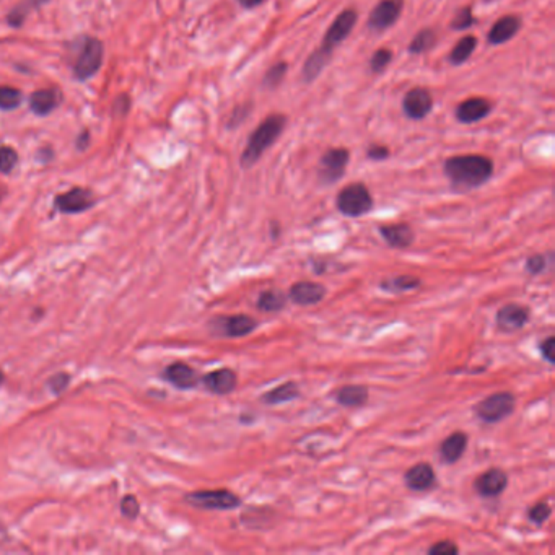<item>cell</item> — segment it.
<instances>
[{
  "label": "cell",
  "mask_w": 555,
  "mask_h": 555,
  "mask_svg": "<svg viewBox=\"0 0 555 555\" xmlns=\"http://www.w3.org/2000/svg\"><path fill=\"white\" fill-rule=\"evenodd\" d=\"M355 23H357L355 10L349 8L337 15V18L333 21V25H331L329 30L326 31L321 46L307 59V62L303 65L302 75L304 81H308L309 84V81H313L321 72H323L324 65L329 62L334 49L337 46H341L342 41L347 40V36L350 35Z\"/></svg>",
  "instance_id": "1"
},
{
  "label": "cell",
  "mask_w": 555,
  "mask_h": 555,
  "mask_svg": "<svg viewBox=\"0 0 555 555\" xmlns=\"http://www.w3.org/2000/svg\"><path fill=\"white\" fill-rule=\"evenodd\" d=\"M445 175L456 190H471L493 175V161L484 155H458L445 161Z\"/></svg>",
  "instance_id": "2"
},
{
  "label": "cell",
  "mask_w": 555,
  "mask_h": 555,
  "mask_svg": "<svg viewBox=\"0 0 555 555\" xmlns=\"http://www.w3.org/2000/svg\"><path fill=\"white\" fill-rule=\"evenodd\" d=\"M287 124V118L284 114H270L264 119L263 122L256 127L251 137L248 140V145L241 154V166L251 168L259 161L261 156L265 150L272 147L277 139L284 132Z\"/></svg>",
  "instance_id": "3"
},
{
  "label": "cell",
  "mask_w": 555,
  "mask_h": 555,
  "mask_svg": "<svg viewBox=\"0 0 555 555\" xmlns=\"http://www.w3.org/2000/svg\"><path fill=\"white\" fill-rule=\"evenodd\" d=\"M337 209L345 217H362L373 209V198L368 188L362 183H352L337 195Z\"/></svg>",
  "instance_id": "4"
},
{
  "label": "cell",
  "mask_w": 555,
  "mask_h": 555,
  "mask_svg": "<svg viewBox=\"0 0 555 555\" xmlns=\"http://www.w3.org/2000/svg\"><path fill=\"white\" fill-rule=\"evenodd\" d=\"M516 397L503 391V393H495L484 397L481 402L474 406L476 416L486 423H497L502 422L503 418L510 417L515 411Z\"/></svg>",
  "instance_id": "5"
},
{
  "label": "cell",
  "mask_w": 555,
  "mask_h": 555,
  "mask_svg": "<svg viewBox=\"0 0 555 555\" xmlns=\"http://www.w3.org/2000/svg\"><path fill=\"white\" fill-rule=\"evenodd\" d=\"M184 500L195 508L202 510H235L241 507V498L227 488H217V491H198L188 493Z\"/></svg>",
  "instance_id": "6"
},
{
  "label": "cell",
  "mask_w": 555,
  "mask_h": 555,
  "mask_svg": "<svg viewBox=\"0 0 555 555\" xmlns=\"http://www.w3.org/2000/svg\"><path fill=\"white\" fill-rule=\"evenodd\" d=\"M103 42L96 38H88L81 46L77 61L74 65V75L80 81H85L98 74L103 64Z\"/></svg>",
  "instance_id": "7"
},
{
  "label": "cell",
  "mask_w": 555,
  "mask_h": 555,
  "mask_svg": "<svg viewBox=\"0 0 555 555\" xmlns=\"http://www.w3.org/2000/svg\"><path fill=\"white\" fill-rule=\"evenodd\" d=\"M212 331L225 337H244L258 328L254 318L248 314H233V316H219L212 319Z\"/></svg>",
  "instance_id": "8"
},
{
  "label": "cell",
  "mask_w": 555,
  "mask_h": 555,
  "mask_svg": "<svg viewBox=\"0 0 555 555\" xmlns=\"http://www.w3.org/2000/svg\"><path fill=\"white\" fill-rule=\"evenodd\" d=\"M349 163V151L345 149H331L319 160V181L333 184L344 176Z\"/></svg>",
  "instance_id": "9"
},
{
  "label": "cell",
  "mask_w": 555,
  "mask_h": 555,
  "mask_svg": "<svg viewBox=\"0 0 555 555\" xmlns=\"http://www.w3.org/2000/svg\"><path fill=\"white\" fill-rule=\"evenodd\" d=\"M95 205L93 193L84 188H74L67 193L59 194L54 199V207L61 214H81Z\"/></svg>",
  "instance_id": "10"
},
{
  "label": "cell",
  "mask_w": 555,
  "mask_h": 555,
  "mask_svg": "<svg viewBox=\"0 0 555 555\" xmlns=\"http://www.w3.org/2000/svg\"><path fill=\"white\" fill-rule=\"evenodd\" d=\"M402 7V0H381L368 16V28L372 31L388 30L401 16Z\"/></svg>",
  "instance_id": "11"
},
{
  "label": "cell",
  "mask_w": 555,
  "mask_h": 555,
  "mask_svg": "<svg viewBox=\"0 0 555 555\" xmlns=\"http://www.w3.org/2000/svg\"><path fill=\"white\" fill-rule=\"evenodd\" d=\"M433 108V98L430 95L427 88L417 86L407 91V95L402 100V110H404L406 116L413 119V121H420L425 119L430 111Z\"/></svg>",
  "instance_id": "12"
},
{
  "label": "cell",
  "mask_w": 555,
  "mask_h": 555,
  "mask_svg": "<svg viewBox=\"0 0 555 555\" xmlns=\"http://www.w3.org/2000/svg\"><path fill=\"white\" fill-rule=\"evenodd\" d=\"M508 486V476L507 472L500 469V467H492L486 472H482L474 481V491L481 495V497L492 498L498 497L505 492V488Z\"/></svg>",
  "instance_id": "13"
},
{
  "label": "cell",
  "mask_w": 555,
  "mask_h": 555,
  "mask_svg": "<svg viewBox=\"0 0 555 555\" xmlns=\"http://www.w3.org/2000/svg\"><path fill=\"white\" fill-rule=\"evenodd\" d=\"M326 297V287L316 284V282H297L290 287L287 298L298 304V307H313L323 302Z\"/></svg>",
  "instance_id": "14"
},
{
  "label": "cell",
  "mask_w": 555,
  "mask_h": 555,
  "mask_svg": "<svg viewBox=\"0 0 555 555\" xmlns=\"http://www.w3.org/2000/svg\"><path fill=\"white\" fill-rule=\"evenodd\" d=\"M530 321V309L521 304H505L497 311V326L503 333H516Z\"/></svg>",
  "instance_id": "15"
},
{
  "label": "cell",
  "mask_w": 555,
  "mask_h": 555,
  "mask_svg": "<svg viewBox=\"0 0 555 555\" xmlns=\"http://www.w3.org/2000/svg\"><path fill=\"white\" fill-rule=\"evenodd\" d=\"M404 482L412 492H427L437 486V476H435L433 467L428 462H418L411 469H407Z\"/></svg>",
  "instance_id": "16"
},
{
  "label": "cell",
  "mask_w": 555,
  "mask_h": 555,
  "mask_svg": "<svg viewBox=\"0 0 555 555\" xmlns=\"http://www.w3.org/2000/svg\"><path fill=\"white\" fill-rule=\"evenodd\" d=\"M202 383L205 386V389L210 391L212 394L227 396L236 389L238 377L230 368H220L207 373L202 378Z\"/></svg>",
  "instance_id": "17"
},
{
  "label": "cell",
  "mask_w": 555,
  "mask_h": 555,
  "mask_svg": "<svg viewBox=\"0 0 555 555\" xmlns=\"http://www.w3.org/2000/svg\"><path fill=\"white\" fill-rule=\"evenodd\" d=\"M163 377L178 389H193L200 381L198 372L181 362L171 363L170 367H166Z\"/></svg>",
  "instance_id": "18"
},
{
  "label": "cell",
  "mask_w": 555,
  "mask_h": 555,
  "mask_svg": "<svg viewBox=\"0 0 555 555\" xmlns=\"http://www.w3.org/2000/svg\"><path fill=\"white\" fill-rule=\"evenodd\" d=\"M521 28V18L516 15H507L495 21V25L491 28L487 35V41L493 46L503 45V42L510 41L516 33Z\"/></svg>",
  "instance_id": "19"
},
{
  "label": "cell",
  "mask_w": 555,
  "mask_h": 555,
  "mask_svg": "<svg viewBox=\"0 0 555 555\" xmlns=\"http://www.w3.org/2000/svg\"><path fill=\"white\" fill-rule=\"evenodd\" d=\"M491 110V103L486 98H469V100L459 103V106L456 108V118L459 122L472 124L486 118Z\"/></svg>",
  "instance_id": "20"
},
{
  "label": "cell",
  "mask_w": 555,
  "mask_h": 555,
  "mask_svg": "<svg viewBox=\"0 0 555 555\" xmlns=\"http://www.w3.org/2000/svg\"><path fill=\"white\" fill-rule=\"evenodd\" d=\"M467 443H469V438H467L466 433H451L450 437H446L443 443L440 445V458H442V461L446 462V464H454V462H458L462 456H464Z\"/></svg>",
  "instance_id": "21"
},
{
  "label": "cell",
  "mask_w": 555,
  "mask_h": 555,
  "mask_svg": "<svg viewBox=\"0 0 555 555\" xmlns=\"http://www.w3.org/2000/svg\"><path fill=\"white\" fill-rule=\"evenodd\" d=\"M379 235L388 243V246L396 249L409 248L413 243V231L407 223H396V225L379 227Z\"/></svg>",
  "instance_id": "22"
},
{
  "label": "cell",
  "mask_w": 555,
  "mask_h": 555,
  "mask_svg": "<svg viewBox=\"0 0 555 555\" xmlns=\"http://www.w3.org/2000/svg\"><path fill=\"white\" fill-rule=\"evenodd\" d=\"M61 93L52 88H42L33 91L30 96V110L36 116H47L51 114L61 103Z\"/></svg>",
  "instance_id": "23"
},
{
  "label": "cell",
  "mask_w": 555,
  "mask_h": 555,
  "mask_svg": "<svg viewBox=\"0 0 555 555\" xmlns=\"http://www.w3.org/2000/svg\"><path fill=\"white\" fill-rule=\"evenodd\" d=\"M334 397L339 406L355 409V407H362L367 404L370 391L367 386L363 384H347V386H342L341 389H337Z\"/></svg>",
  "instance_id": "24"
},
{
  "label": "cell",
  "mask_w": 555,
  "mask_h": 555,
  "mask_svg": "<svg viewBox=\"0 0 555 555\" xmlns=\"http://www.w3.org/2000/svg\"><path fill=\"white\" fill-rule=\"evenodd\" d=\"M298 396H300V388H298V384L288 381V383L277 386V388L268 391V393H264L263 397H261V401H263L264 404H269V406H279V404H285V402L297 399Z\"/></svg>",
  "instance_id": "25"
},
{
  "label": "cell",
  "mask_w": 555,
  "mask_h": 555,
  "mask_svg": "<svg viewBox=\"0 0 555 555\" xmlns=\"http://www.w3.org/2000/svg\"><path fill=\"white\" fill-rule=\"evenodd\" d=\"M285 304H287V295L284 292L275 290V288H272V290H264L258 298V308L261 311H265V313L282 311V309L285 308Z\"/></svg>",
  "instance_id": "26"
},
{
  "label": "cell",
  "mask_w": 555,
  "mask_h": 555,
  "mask_svg": "<svg viewBox=\"0 0 555 555\" xmlns=\"http://www.w3.org/2000/svg\"><path fill=\"white\" fill-rule=\"evenodd\" d=\"M477 46V40L474 36H464L456 42V46L453 47V51L450 52V61L451 64L459 65L462 62H466L467 59L471 57V54L474 52V49Z\"/></svg>",
  "instance_id": "27"
},
{
  "label": "cell",
  "mask_w": 555,
  "mask_h": 555,
  "mask_svg": "<svg viewBox=\"0 0 555 555\" xmlns=\"http://www.w3.org/2000/svg\"><path fill=\"white\" fill-rule=\"evenodd\" d=\"M420 284L422 282H420V279H418V277L397 275V277H393V279L383 280L381 287L391 293H402V292L416 290V288L420 287Z\"/></svg>",
  "instance_id": "28"
},
{
  "label": "cell",
  "mask_w": 555,
  "mask_h": 555,
  "mask_svg": "<svg viewBox=\"0 0 555 555\" xmlns=\"http://www.w3.org/2000/svg\"><path fill=\"white\" fill-rule=\"evenodd\" d=\"M435 42H437V35H435V31L430 28H423L413 36V40L409 45V52L411 54L427 52L428 49H432L435 46Z\"/></svg>",
  "instance_id": "29"
},
{
  "label": "cell",
  "mask_w": 555,
  "mask_h": 555,
  "mask_svg": "<svg viewBox=\"0 0 555 555\" xmlns=\"http://www.w3.org/2000/svg\"><path fill=\"white\" fill-rule=\"evenodd\" d=\"M21 103V91L13 86H0V110L12 111L16 110Z\"/></svg>",
  "instance_id": "30"
},
{
  "label": "cell",
  "mask_w": 555,
  "mask_h": 555,
  "mask_svg": "<svg viewBox=\"0 0 555 555\" xmlns=\"http://www.w3.org/2000/svg\"><path fill=\"white\" fill-rule=\"evenodd\" d=\"M285 75H287V64L285 62H279V64L272 65V67L264 75V80H263L264 88H275V86H279L282 81H284Z\"/></svg>",
  "instance_id": "31"
},
{
  "label": "cell",
  "mask_w": 555,
  "mask_h": 555,
  "mask_svg": "<svg viewBox=\"0 0 555 555\" xmlns=\"http://www.w3.org/2000/svg\"><path fill=\"white\" fill-rule=\"evenodd\" d=\"M551 513H552L551 505L547 502H539L536 503L534 507L527 510V520H530L531 523H534L536 526H542L549 520Z\"/></svg>",
  "instance_id": "32"
},
{
  "label": "cell",
  "mask_w": 555,
  "mask_h": 555,
  "mask_svg": "<svg viewBox=\"0 0 555 555\" xmlns=\"http://www.w3.org/2000/svg\"><path fill=\"white\" fill-rule=\"evenodd\" d=\"M16 161H18V154H16L12 147L0 145V173L10 175L16 165Z\"/></svg>",
  "instance_id": "33"
},
{
  "label": "cell",
  "mask_w": 555,
  "mask_h": 555,
  "mask_svg": "<svg viewBox=\"0 0 555 555\" xmlns=\"http://www.w3.org/2000/svg\"><path fill=\"white\" fill-rule=\"evenodd\" d=\"M391 61H393V52L389 49H378L370 59V70L374 74H381Z\"/></svg>",
  "instance_id": "34"
},
{
  "label": "cell",
  "mask_w": 555,
  "mask_h": 555,
  "mask_svg": "<svg viewBox=\"0 0 555 555\" xmlns=\"http://www.w3.org/2000/svg\"><path fill=\"white\" fill-rule=\"evenodd\" d=\"M474 16H472V10L471 7H464L458 10V13L454 15L453 21H451V28L456 30V31H461V30H467L471 25H474Z\"/></svg>",
  "instance_id": "35"
},
{
  "label": "cell",
  "mask_w": 555,
  "mask_h": 555,
  "mask_svg": "<svg viewBox=\"0 0 555 555\" xmlns=\"http://www.w3.org/2000/svg\"><path fill=\"white\" fill-rule=\"evenodd\" d=\"M525 269H526V272H530L531 275L542 274V272L547 269L546 256H544V254H534V256H531V258H527L526 264H525Z\"/></svg>",
  "instance_id": "36"
},
{
  "label": "cell",
  "mask_w": 555,
  "mask_h": 555,
  "mask_svg": "<svg viewBox=\"0 0 555 555\" xmlns=\"http://www.w3.org/2000/svg\"><path fill=\"white\" fill-rule=\"evenodd\" d=\"M140 511V505L137 502V498L134 497V495H126V497L122 498L121 502V513L124 516H127V518H137Z\"/></svg>",
  "instance_id": "37"
},
{
  "label": "cell",
  "mask_w": 555,
  "mask_h": 555,
  "mask_svg": "<svg viewBox=\"0 0 555 555\" xmlns=\"http://www.w3.org/2000/svg\"><path fill=\"white\" fill-rule=\"evenodd\" d=\"M458 552V546L451 541H440L428 549L430 555H456Z\"/></svg>",
  "instance_id": "38"
},
{
  "label": "cell",
  "mask_w": 555,
  "mask_h": 555,
  "mask_svg": "<svg viewBox=\"0 0 555 555\" xmlns=\"http://www.w3.org/2000/svg\"><path fill=\"white\" fill-rule=\"evenodd\" d=\"M70 383V377L67 373H57L54 374V377L47 381L49 388L54 394H61L64 389H67V386Z\"/></svg>",
  "instance_id": "39"
},
{
  "label": "cell",
  "mask_w": 555,
  "mask_h": 555,
  "mask_svg": "<svg viewBox=\"0 0 555 555\" xmlns=\"http://www.w3.org/2000/svg\"><path fill=\"white\" fill-rule=\"evenodd\" d=\"M539 350H541V355L546 362L549 363H554L555 362V337L554 336H549L546 341L541 342L539 345Z\"/></svg>",
  "instance_id": "40"
},
{
  "label": "cell",
  "mask_w": 555,
  "mask_h": 555,
  "mask_svg": "<svg viewBox=\"0 0 555 555\" xmlns=\"http://www.w3.org/2000/svg\"><path fill=\"white\" fill-rule=\"evenodd\" d=\"M370 160H386L389 156V150L384 145H372L367 151Z\"/></svg>",
  "instance_id": "41"
},
{
  "label": "cell",
  "mask_w": 555,
  "mask_h": 555,
  "mask_svg": "<svg viewBox=\"0 0 555 555\" xmlns=\"http://www.w3.org/2000/svg\"><path fill=\"white\" fill-rule=\"evenodd\" d=\"M130 108V100L127 95H121L118 98L116 101H114V106H113V111H114V116H124L129 111Z\"/></svg>",
  "instance_id": "42"
},
{
  "label": "cell",
  "mask_w": 555,
  "mask_h": 555,
  "mask_svg": "<svg viewBox=\"0 0 555 555\" xmlns=\"http://www.w3.org/2000/svg\"><path fill=\"white\" fill-rule=\"evenodd\" d=\"M248 113H249V108H248V106H239V108H236V110L233 111V114H231L230 124H228V126H230V127H236L239 122L244 121V118H246V114H248Z\"/></svg>",
  "instance_id": "43"
},
{
  "label": "cell",
  "mask_w": 555,
  "mask_h": 555,
  "mask_svg": "<svg viewBox=\"0 0 555 555\" xmlns=\"http://www.w3.org/2000/svg\"><path fill=\"white\" fill-rule=\"evenodd\" d=\"M88 145H90V134L86 132H81L80 135H79V139H77V149L79 150H85V149H88Z\"/></svg>",
  "instance_id": "44"
},
{
  "label": "cell",
  "mask_w": 555,
  "mask_h": 555,
  "mask_svg": "<svg viewBox=\"0 0 555 555\" xmlns=\"http://www.w3.org/2000/svg\"><path fill=\"white\" fill-rule=\"evenodd\" d=\"M239 5L244 8H254L264 2V0H238Z\"/></svg>",
  "instance_id": "45"
},
{
  "label": "cell",
  "mask_w": 555,
  "mask_h": 555,
  "mask_svg": "<svg viewBox=\"0 0 555 555\" xmlns=\"http://www.w3.org/2000/svg\"><path fill=\"white\" fill-rule=\"evenodd\" d=\"M49 0H25V5H26V8H40L41 5H45V4H47Z\"/></svg>",
  "instance_id": "46"
},
{
  "label": "cell",
  "mask_w": 555,
  "mask_h": 555,
  "mask_svg": "<svg viewBox=\"0 0 555 555\" xmlns=\"http://www.w3.org/2000/svg\"><path fill=\"white\" fill-rule=\"evenodd\" d=\"M4 195H5V189H4V188H0V200L4 199Z\"/></svg>",
  "instance_id": "47"
},
{
  "label": "cell",
  "mask_w": 555,
  "mask_h": 555,
  "mask_svg": "<svg viewBox=\"0 0 555 555\" xmlns=\"http://www.w3.org/2000/svg\"><path fill=\"white\" fill-rule=\"evenodd\" d=\"M2 383H4V373L0 372V384H2Z\"/></svg>",
  "instance_id": "48"
}]
</instances>
